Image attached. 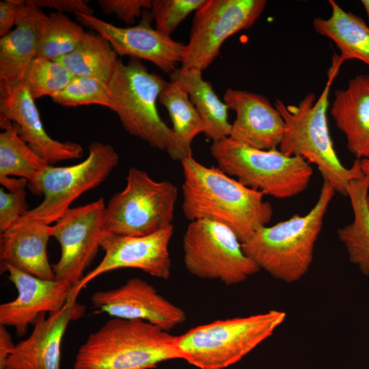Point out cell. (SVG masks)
Listing matches in <instances>:
<instances>
[{
  "instance_id": "obj_1",
  "label": "cell",
  "mask_w": 369,
  "mask_h": 369,
  "mask_svg": "<svg viewBox=\"0 0 369 369\" xmlns=\"http://www.w3.org/2000/svg\"><path fill=\"white\" fill-rule=\"evenodd\" d=\"M182 210L190 221L208 219L223 223L242 243L271 221L273 210L264 195L190 155L181 161Z\"/></svg>"
},
{
  "instance_id": "obj_17",
  "label": "cell",
  "mask_w": 369,
  "mask_h": 369,
  "mask_svg": "<svg viewBox=\"0 0 369 369\" xmlns=\"http://www.w3.org/2000/svg\"><path fill=\"white\" fill-rule=\"evenodd\" d=\"M1 269L8 272L17 296L0 305V325L14 328L18 337L23 336L40 314L59 310L68 300L72 286L68 283L42 279L8 265Z\"/></svg>"
},
{
  "instance_id": "obj_36",
  "label": "cell",
  "mask_w": 369,
  "mask_h": 369,
  "mask_svg": "<svg viewBox=\"0 0 369 369\" xmlns=\"http://www.w3.org/2000/svg\"><path fill=\"white\" fill-rule=\"evenodd\" d=\"M23 0H3L0 1V36L3 37L15 25L19 11L25 3Z\"/></svg>"
},
{
  "instance_id": "obj_24",
  "label": "cell",
  "mask_w": 369,
  "mask_h": 369,
  "mask_svg": "<svg viewBox=\"0 0 369 369\" xmlns=\"http://www.w3.org/2000/svg\"><path fill=\"white\" fill-rule=\"evenodd\" d=\"M201 70L177 68L170 76L187 92L205 126L204 134L213 142L228 137L232 124L228 107L221 101L212 85L202 77Z\"/></svg>"
},
{
  "instance_id": "obj_15",
  "label": "cell",
  "mask_w": 369,
  "mask_h": 369,
  "mask_svg": "<svg viewBox=\"0 0 369 369\" xmlns=\"http://www.w3.org/2000/svg\"><path fill=\"white\" fill-rule=\"evenodd\" d=\"M74 16L81 25L103 36L118 55L148 60L169 75L182 62L185 44L152 28L146 18L137 25L120 27L94 15Z\"/></svg>"
},
{
  "instance_id": "obj_9",
  "label": "cell",
  "mask_w": 369,
  "mask_h": 369,
  "mask_svg": "<svg viewBox=\"0 0 369 369\" xmlns=\"http://www.w3.org/2000/svg\"><path fill=\"white\" fill-rule=\"evenodd\" d=\"M186 269L200 279L236 285L260 269L244 252L242 243L227 226L208 219L192 221L182 238Z\"/></svg>"
},
{
  "instance_id": "obj_38",
  "label": "cell",
  "mask_w": 369,
  "mask_h": 369,
  "mask_svg": "<svg viewBox=\"0 0 369 369\" xmlns=\"http://www.w3.org/2000/svg\"><path fill=\"white\" fill-rule=\"evenodd\" d=\"M0 183L9 191L25 189L28 185V180L25 178H13L11 177L0 178Z\"/></svg>"
},
{
  "instance_id": "obj_10",
  "label": "cell",
  "mask_w": 369,
  "mask_h": 369,
  "mask_svg": "<svg viewBox=\"0 0 369 369\" xmlns=\"http://www.w3.org/2000/svg\"><path fill=\"white\" fill-rule=\"evenodd\" d=\"M118 162V154L110 144L94 141L82 162L65 167L50 165L38 182L36 195H42V202L20 219L46 225L55 222L76 199L104 182Z\"/></svg>"
},
{
  "instance_id": "obj_27",
  "label": "cell",
  "mask_w": 369,
  "mask_h": 369,
  "mask_svg": "<svg viewBox=\"0 0 369 369\" xmlns=\"http://www.w3.org/2000/svg\"><path fill=\"white\" fill-rule=\"evenodd\" d=\"M0 178L17 176L28 180L36 195L38 182L50 164L19 137L11 122L0 123Z\"/></svg>"
},
{
  "instance_id": "obj_29",
  "label": "cell",
  "mask_w": 369,
  "mask_h": 369,
  "mask_svg": "<svg viewBox=\"0 0 369 369\" xmlns=\"http://www.w3.org/2000/svg\"><path fill=\"white\" fill-rule=\"evenodd\" d=\"M82 27L59 12L46 15L40 25L37 57L56 59L72 53L82 40Z\"/></svg>"
},
{
  "instance_id": "obj_23",
  "label": "cell",
  "mask_w": 369,
  "mask_h": 369,
  "mask_svg": "<svg viewBox=\"0 0 369 369\" xmlns=\"http://www.w3.org/2000/svg\"><path fill=\"white\" fill-rule=\"evenodd\" d=\"M331 15L315 18L313 27L316 33L331 40L340 51L338 63L357 59L369 66V25L362 18L344 10L334 0L329 1Z\"/></svg>"
},
{
  "instance_id": "obj_34",
  "label": "cell",
  "mask_w": 369,
  "mask_h": 369,
  "mask_svg": "<svg viewBox=\"0 0 369 369\" xmlns=\"http://www.w3.org/2000/svg\"><path fill=\"white\" fill-rule=\"evenodd\" d=\"M98 3L105 14H115L129 25L135 23L143 9L152 8V0H98Z\"/></svg>"
},
{
  "instance_id": "obj_35",
  "label": "cell",
  "mask_w": 369,
  "mask_h": 369,
  "mask_svg": "<svg viewBox=\"0 0 369 369\" xmlns=\"http://www.w3.org/2000/svg\"><path fill=\"white\" fill-rule=\"evenodd\" d=\"M37 7L54 9L57 12L83 13L93 15L94 10L82 0H31Z\"/></svg>"
},
{
  "instance_id": "obj_8",
  "label": "cell",
  "mask_w": 369,
  "mask_h": 369,
  "mask_svg": "<svg viewBox=\"0 0 369 369\" xmlns=\"http://www.w3.org/2000/svg\"><path fill=\"white\" fill-rule=\"evenodd\" d=\"M125 188L106 205L103 231L120 236H144L172 224L178 189L167 180L156 181L131 167Z\"/></svg>"
},
{
  "instance_id": "obj_31",
  "label": "cell",
  "mask_w": 369,
  "mask_h": 369,
  "mask_svg": "<svg viewBox=\"0 0 369 369\" xmlns=\"http://www.w3.org/2000/svg\"><path fill=\"white\" fill-rule=\"evenodd\" d=\"M51 98L64 107L98 105L111 110L113 107L108 84L89 77H74L65 88Z\"/></svg>"
},
{
  "instance_id": "obj_7",
  "label": "cell",
  "mask_w": 369,
  "mask_h": 369,
  "mask_svg": "<svg viewBox=\"0 0 369 369\" xmlns=\"http://www.w3.org/2000/svg\"><path fill=\"white\" fill-rule=\"evenodd\" d=\"M167 81L150 72L139 60L118 59L108 82L113 107L123 128L150 146L167 152L174 132L161 118L156 106Z\"/></svg>"
},
{
  "instance_id": "obj_2",
  "label": "cell",
  "mask_w": 369,
  "mask_h": 369,
  "mask_svg": "<svg viewBox=\"0 0 369 369\" xmlns=\"http://www.w3.org/2000/svg\"><path fill=\"white\" fill-rule=\"evenodd\" d=\"M340 66L332 65L320 96L306 94L297 105H286L277 98L275 106L284 121L285 131L279 150L288 156H300L317 166L323 181L340 195L347 196V188L362 177L359 159L350 167L340 160L330 135L327 111L330 88Z\"/></svg>"
},
{
  "instance_id": "obj_4",
  "label": "cell",
  "mask_w": 369,
  "mask_h": 369,
  "mask_svg": "<svg viewBox=\"0 0 369 369\" xmlns=\"http://www.w3.org/2000/svg\"><path fill=\"white\" fill-rule=\"evenodd\" d=\"M336 193L323 181L316 202L308 213L259 229L242 243L245 254L260 270L276 279L288 284L301 279L312 264L314 246Z\"/></svg>"
},
{
  "instance_id": "obj_18",
  "label": "cell",
  "mask_w": 369,
  "mask_h": 369,
  "mask_svg": "<svg viewBox=\"0 0 369 369\" xmlns=\"http://www.w3.org/2000/svg\"><path fill=\"white\" fill-rule=\"evenodd\" d=\"M85 307L68 299L59 310L40 314L33 330L19 341L8 357L5 369H60L61 344L71 321L79 319Z\"/></svg>"
},
{
  "instance_id": "obj_40",
  "label": "cell",
  "mask_w": 369,
  "mask_h": 369,
  "mask_svg": "<svg viewBox=\"0 0 369 369\" xmlns=\"http://www.w3.org/2000/svg\"><path fill=\"white\" fill-rule=\"evenodd\" d=\"M361 3L362 4L366 13L368 25H369V0H361Z\"/></svg>"
},
{
  "instance_id": "obj_20",
  "label": "cell",
  "mask_w": 369,
  "mask_h": 369,
  "mask_svg": "<svg viewBox=\"0 0 369 369\" xmlns=\"http://www.w3.org/2000/svg\"><path fill=\"white\" fill-rule=\"evenodd\" d=\"M51 226L19 219L0 234L1 265L45 279H55L47 254Z\"/></svg>"
},
{
  "instance_id": "obj_11",
  "label": "cell",
  "mask_w": 369,
  "mask_h": 369,
  "mask_svg": "<svg viewBox=\"0 0 369 369\" xmlns=\"http://www.w3.org/2000/svg\"><path fill=\"white\" fill-rule=\"evenodd\" d=\"M265 0H207L195 12L181 68L206 70L230 36L249 29L263 12Z\"/></svg>"
},
{
  "instance_id": "obj_6",
  "label": "cell",
  "mask_w": 369,
  "mask_h": 369,
  "mask_svg": "<svg viewBox=\"0 0 369 369\" xmlns=\"http://www.w3.org/2000/svg\"><path fill=\"white\" fill-rule=\"evenodd\" d=\"M217 167L244 185L277 199L295 197L308 187L313 169L304 159L279 149L260 150L229 137L213 142Z\"/></svg>"
},
{
  "instance_id": "obj_14",
  "label": "cell",
  "mask_w": 369,
  "mask_h": 369,
  "mask_svg": "<svg viewBox=\"0 0 369 369\" xmlns=\"http://www.w3.org/2000/svg\"><path fill=\"white\" fill-rule=\"evenodd\" d=\"M94 308L115 318L141 320L169 331L186 320L185 312L165 299L148 282L128 279L122 286L91 297Z\"/></svg>"
},
{
  "instance_id": "obj_37",
  "label": "cell",
  "mask_w": 369,
  "mask_h": 369,
  "mask_svg": "<svg viewBox=\"0 0 369 369\" xmlns=\"http://www.w3.org/2000/svg\"><path fill=\"white\" fill-rule=\"evenodd\" d=\"M14 346L6 327L0 325V369H5L6 361Z\"/></svg>"
},
{
  "instance_id": "obj_16",
  "label": "cell",
  "mask_w": 369,
  "mask_h": 369,
  "mask_svg": "<svg viewBox=\"0 0 369 369\" xmlns=\"http://www.w3.org/2000/svg\"><path fill=\"white\" fill-rule=\"evenodd\" d=\"M34 100L23 82L0 84V123L12 122L20 139L50 165L81 158L83 149L79 144L48 135Z\"/></svg>"
},
{
  "instance_id": "obj_12",
  "label": "cell",
  "mask_w": 369,
  "mask_h": 369,
  "mask_svg": "<svg viewBox=\"0 0 369 369\" xmlns=\"http://www.w3.org/2000/svg\"><path fill=\"white\" fill-rule=\"evenodd\" d=\"M106 205L102 197L70 208L51 226L61 254L53 266L55 279L75 286L100 247Z\"/></svg>"
},
{
  "instance_id": "obj_28",
  "label": "cell",
  "mask_w": 369,
  "mask_h": 369,
  "mask_svg": "<svg viewBox=\"0 0 369 369\" xmlns=\"http://www.w3.org/2000/svg\"><path fill=\"white\" fill-rule=\"evenodd\" d=\"M109 42L101 35L85 33L77 48L55 61L74 77H89L107 83L118 59Z\"/></svg>"
},
{
  "instance_id": "obj_32",
  "label": "cell",
  "mask_w": 369,
  "mask_h": 369,
  "mask_svg": "<svg viewBox=\"0 0 369 369\" xmlns=\"http://www.w3.org/2000/svg\"><path fill=\"white\" fill-rule=\"evenodd\" d=\"M207 0H152L151 15L156 29L170 36L177 27Z\"/></svg>"
},
{
  "instance_id": "obj_30",
  "label": "cell",
  "mask_w": 369,
  "mask_h": 369,
  "mask_svg": "<svg viewBox=\"0 0 369 369\" xmlns=\"http://www.w3.org/2000/svg\"><path fill=\"white\" fill-rule=\"evenodd\" d=\"M73 77L59 62L36 57L29 65L23 82L36 100L53 96L65 88Z\"/></svg>"
},
{
  "instance_id": "obj_39",
  "label": "cell",
  "mask_w": 369,
  "mask_h": 369,
  "mask_svg": "<svg viewBox=\"0 0 369 369\" xmlns=\"http://www.w3.org/2000/svg\"><path fill=\"white\" fill-rule=\"evenodd\" d=\"M359 161L363 175L369 180V158L359 159ZM367 202L369 207V193L367 196Z\"/></svg>"
},
{
  "instance_id": "obj_5",
  "label": "cell",
  "mask_w": 369,
  "mask_h": 369,
  "mask_svg": "<svg viewBox=\"0 0 369 369\" xmlns=\"http://www.w3.org/2000/svg\"><path fill=\"white\" fill-rule=\"evenodd\" d=\"M284 311L217 320L177 336L184 360L199 369H224L269 338L285 320Z\"/></svg>"
},
{
  "instance_id": "obj_13",
  "label": "cell",
  "mask_w": 369,
  "mask_h": 369,
  "mask_svg": "<svg viewBox=\"0 0 369 369\" xmlns=\"http://www.w3.org/2000/svg\"><path fill=\"white\" fill-rule=\"evenodd\" d=\"M173 225L144 236H120L103 232L100 247L105 254L98 264L73 288L68 299L77 300L81 290L98 276L119 269H137L161 279L171 274L169 243Z\"/></svg>"
},
{
  "instance_id": "obj_22",
  "label": "cell",
  "mask_w": 369,
  "mask_h": 369,
  "mask_svg": "<svg viewBox=\"0 0 369 369\" xmlns=\"http://www.w3.org/2000/svg\"><path fill=\"white\" fill-rule=\"evenodd\" d=\"M330 113L356 159L369 158V74H357L335 92Z\"/></svg>"
},
{
  "instance_id": "obj_26",
  "label": "cell",
  "mask_w": 369,
  "mask_h": 369,
  "mask_svg": "<svg viewBox=\"0 0 369 369\" xmlns=\"http://www.w3.org/2000/svg\"><path fill=\"white\" fill-rule=\"evenodd\" d=\"M369 180L362 177L353 180L347 188L353 210L352 221L340 228L337 234L350 262L369 277V207L367 196Z\"/></svg>"
},
{
  "instance_id": "obj_21",
  "label": "cell",
  "mask_w": 369,
  "mask_h": 369,
  "mask_svg": "<svg viewBox=\"0 0 369 369\" xmlns=\"http://www.w3.org/2000/svg\"><path fill=\"white\" fill-rule=\"evenodd\" d=\"M46 15L31 0L25 1L16 28L0 39V84L23 81L29 65L37 57L40 25Z\"/></svg>"
},
{
  "instance_id": "obj_25",
  "label": "cell",
  "mask_w": 369,
  "mask_h": 369,
  "mask_svg": "<svg viewBox=\"0 0 369 369\" xmlns=\"http://www.w3.org/2000/svg\"><path fill=\"white\" fill-rule=\"evenodd\" d=\"M159 101L167 109L173 124L174 141L167 152L173 160L181 162L192 155V141L204 133V124L187 92L176 81L167 83Z\"/></svg>"
},
{
  "instance_id": "obj_3",
  "label": "cell",
  "mask_w": 369,
  "mask_h": 369,
  "mask_svg": "<svg viewBox=\"0 0 369 369\" xmlns=\"http://www.w3.org/2000/svg\"><path fill=\"white\" fill-rule=\"evenodd\" d=\"M183 359L177 336L148 322L113 318L79 348L73 369H152Z\"/></svg>"
},
{
  "instance_id": "obj_19",
  "label": "cell",
  "mask_w": 369,
  "mask_h": 369,
  "mask_svg": "<svg viewBox=\"0 0 369 369\" xmlns=\"http://www.w3.org/2000/svg\"><path fill=\"white\" fill-rule=\"evenodd\" d=\"M223 102L236 113L229 138L260 150L279 148L285 131L284 121L268 98L246 90L228 88Z\"/></svg>"
},
{
  "instance_id": "obj_33",
  "label": "cell",
  "mask_w": 369,
  "mask_h": 369,
  "mask_svg": "<svg viewBox=\"0 0 369 369\" xmlns=\"http://www.w3.org/2000/svg\"><path fill=\"white\" fill-rule=\"evenodd\" d=\"M25 189L5 192L0 189V232L8 230L29 210Z\"/></svg>"
}]
</instances>
